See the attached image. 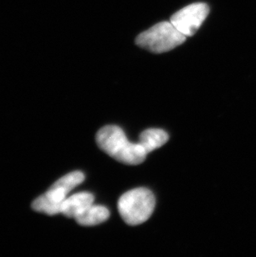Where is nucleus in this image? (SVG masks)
Instances as JSON below:
<instances>
[{"label": "nucleus", "mask_w": 256, "mask_h": 257, "mask_svg": "<svg viewBox=\"0 0 256 257\" xmlns=\"http://www.w3.org/2000/svg\"><path fill=\"white\" fill-rule=\"evenodd\" d=\"M94 201L93 195L89 192H79L66 197L62 206V213L67 217L76 218L87 207L92 206Z\"/></svg>", "instance_id": "nucleus-6"}, {"label": "nucleus", "mask_w": 256, "mask_h": 257, "mask_svg": "<svg viewBox=\"0 0 256 257\" xmlns=\"http://www.w3.org/2000/svg\"><path fill=\"white\" fill-rule=\"evenodd\" d=\"M186 36L170 22H162L138 35V46L155 54L171 51L186 41Z\"/></svg>", "instance_id": "nucleus-3"}, {"label": "nucleus", "mask_w": 256, "mask_h": 257, "mask_svg": "<svg viewBox=\"0 0 256 257\" xmlns=\"http://www.w3.org/2000/svg\"><path fill=\"white\" fill-rule=\"evenodd\" d=\"M169 136L162 129L151 128L143 132L140 135V143L147 153L161 148L167 143Z\"/></svg>", "instance_id": "nucleus-8"}, {"label": "nucleus", "mask_w": 256, "mask_h": 257, "mask_svg": "<svg viewBox=\"0 0 256 257\" xmlns=\"http://www.w3.org/2000/svg\"><path fill=\"white\" fill-rule=\"evenodd\" d=\"M67 195L63 190L52 186L45 194L42 195L33 201L32 208L34 211L44 212L51 216L62 213V206Z\"/></svg>", "instance_id": "nucleus-5"}, {"label": "nucleus", "mask_w": 256, "mask_h": 257, "mask_svg": "<svg viewBox=\"0 0 256 257\" xmlns=\"http://www.w3.org/2000/svg\"><path fill=\"white\" fill-rule=\"evenodd\" d=\"M154 195L147 188H136L124 193L118 201L119 213L130 226L140 225L150 218L154 211Z\"/></svg>", "instance_id": "nucleus-2"}, {"label": "nucleus", "mask_w": 256, "mask_h": 257, "mask_svg": "<svg viewBox=\"0 0 256 257\" xmlns=\"http://www.w3.org/2000/svg\"><path fill=\"white\" fill-rule=\"evenodd\" d=\"M84 174L81 172H73L61 177L60 179L53 185V187L63 190L68 194L72 190L74 189L78 185L84 181Z\"/></svg>", "instance_id": "nucleus-9"}, {"label": "nucleus", "mask_w": 256, "mask_h": 257, "mask_svg": "<svg viewBox=\"0 0 256 257\" xmlns=\"http://www.w3.org/2000/svg\"><path fill=\"white\" fill-rule=\"evenodd\" d=\"M210 12L206 4L196 3L188 5L172 15L171 23L185 36H193Z\"/></svg>", "instance_id": "nucleus-4"}, {"label": "nucleus", "mask_w": 256, "mask_h": 257, "mask_svg": "<svg viewBox=\"0 0 256 257\" xmlns=\"http://www.w3.org/2000/svg\"><path fill=\"white\" fill-rule=\"evenodd\" d=\"M96 139L104 153L126 165L141 164L148 155L140 143L128 141L123 130L117 126H103L97 133Z\"/></svg>", "instance_id": "nucleus-1"}, {"label": "nucleus", "mask_w": 256, "mask_h": 257, "mask_svg": "<svg viewBox=\"0 0 256 257\" xmlns=\"http://www.w3.org/2000/svg\"><path fill=\"white\" fill-rule=\"evenodd\" d=\"M110 211L103 206H92L87 207L76 217V221L81 226H92L102 223L109 218Z\"/></svg>", "instance_id": "nucleus-7"}]
</instances>
